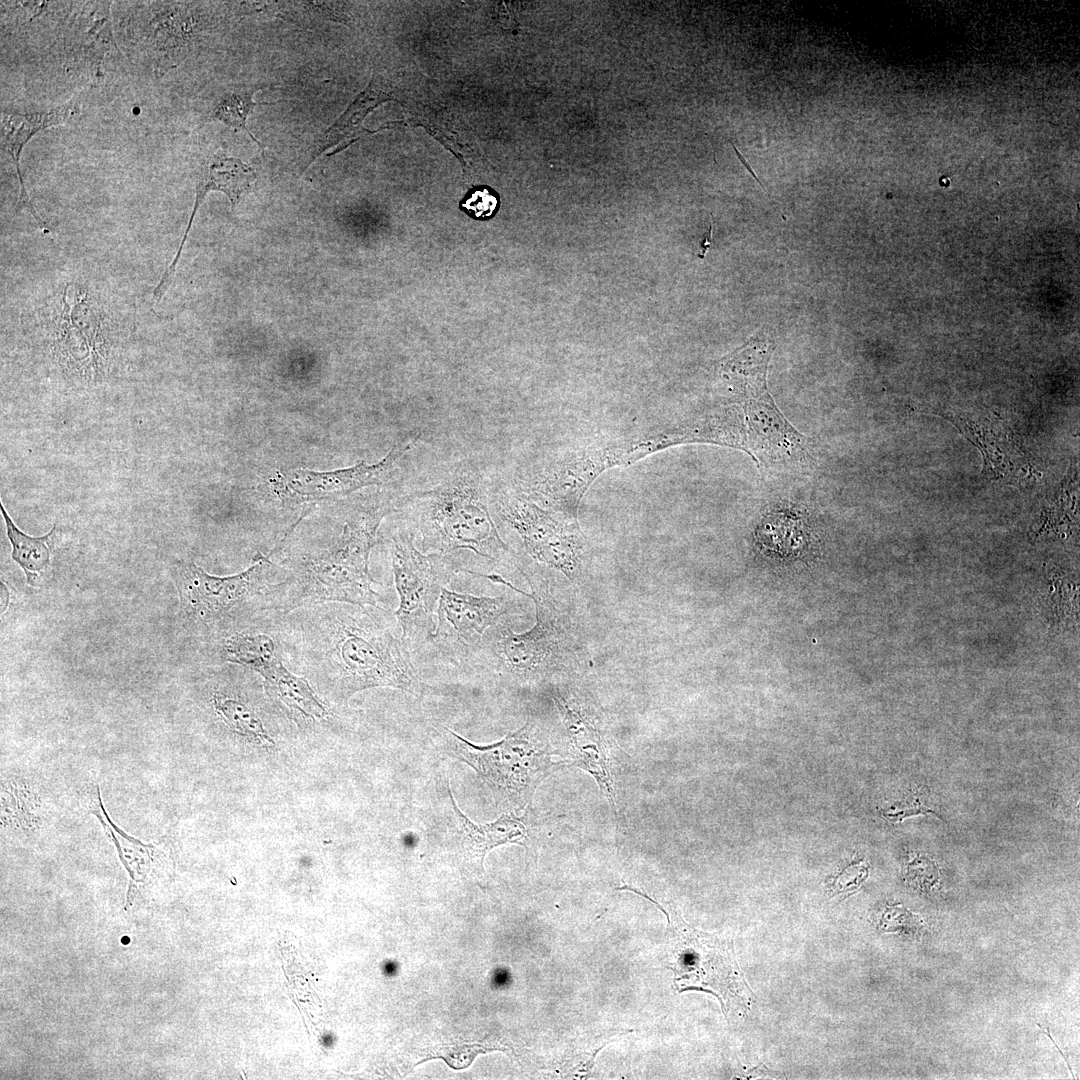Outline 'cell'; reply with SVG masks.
<instances>
[{
  "mask_svg": "<svg viewBox=\"0 0 1080 1080\" xmlns=\"http://www.w3.org/2000/svg\"><path fill=\"white\" fill-rule=\"evenodd\" d=\"M2 821L23 830H34L40 823L39 800L26 785L2 784Z\"/></svg>",
  "mask_w": 1080,
  "mask_h": 1080,
  "instance_id": "obj_20",
  "label": "cell"
},
{
  "mask_svg": "<svg viewBox=\"0 0 1080 1080\" xmlns=\"http://www.w3.org/2000/svg\"><path fill=\"white\" fill-rule=\"evenodd\" d=\"M516 605L508 595L475 596L441 590L436 627L424 644L431 656L462 667L480 646L486 631L509 619Z\"/></svg>",
  "mask_w": 1080,
  "mask_h": 1080,
  "instance_id": "obj_9",
  "label": "cell"
},
{
  "mask_svg": "<svg viewBox=\"0 0 1080 1080\" xmlns=\"http://www.w3.org/2000/svg\"><path fill=\"white\" fill-rule=\"evenodd\" d=\"M414 536L400 530L391 536L390 554L399 606L394 616L408 649L423 647L435 630L441 590L461 572L449 557L425 554L413 544Z\"/></svg>",
  "mask_w": 1080,
  "mask_h": 1080,
  "instance_id": "obj_8",
  "label": "cell"
},
{
  "mask_svg": "<svg viewBox=\"0 0 1080 1080\" xmlns=\"http://www.w3.org/2000/svg\"><path fill=\"white\" fill-rule=\"evenodd\" d=\"M269 696L277 699L290 710L313 721L328 716L326 706L316 695L308 680L290 672L282 663L263 677Z\"/></svg>",
  "mask_w": 1080,
  "mask_h": 1080,
  "instance_id": "obj_17",
  "label": "cell"
},
{
  "mask_svg": "<svg viewBox=\"0 0 1080 1080\" xmlns=\"http://www.w3.org/2000/svg\"><path fill=\"white\" fill-rule=\"evenodd\" d=\"M460 208L474 219H488L497 212L499 197L490 187H474L460 202Z\"/></svg>",
  "mask_w": 1080,
  "mask_h": 1080,
  "instance_id": "obj_22",
  "label": "cell"
},
{
  "mask_svg": "<svg viewBox=\"0 0 1080 1080\" xmlns=\"http://www.w3.org/2000/svg\"><path fill=\"white\" fill-rule=\"evenodd\" d=\"M211 703L216 715L231 732L255 743L274 745L258 712L239 696L215 688Z\"/></svg>",
  "mask_w": 1080,
  "mask_h": 1080,
  "instance_id": "obj_18",
  "label": "cell"
},
{
  "mask_svg": "<svg viewBox=\"0 0 1080 1080\" xmlns=\"http://www.w3.org/2000/svg\"><path fill=\"white\" fill-rule=\"evenodd\" d=\"M7 537L12 545V559L19 564L27 576V583L34 585L39 575L48 567L50 562L51 538L53 529L42 537H31L19 530L7 514L1 502Z\"/></svg>",
  "mask_w": 1080,
  "mask_h": 1080,
  "instance_id": "obj_19",
  "label": "cell"
},
{
  "mask_svg": "<svg viewBox=\"0 0 1080 1080\" xmlns=\"http://www.w3.org/2000/svg\"><path fill=\"white\" fill-rule=\"evenodd\" d=\"M258 88H242L225 94L216 104L211 117L223 122L235 131H245L263 151L262 144L253 136L246 126L247 117L253 107L263 104H272L256 103L253 101V95Z\"/></svg>",
  "mask_w": 1080,
  "mask_h": 1080,
  "instance_id": "obj_21",
  "label": "cell"
},
{
  "mask_svg": "<svg viewBox=\"0 0 1080 1080\" xmlns=\"http://www.w3.org/2000/svg\"><path fill=\"white\" fill-rule=\"evenodd\" d=\"M405 505L408 530L419 535L423 553L449 557L460 569L462 551L486 560L494 573L499 566H517L495 523L487 479L473 461L447 467L431 485L414 490Z\"/></svg>",
  "mask_w": 1080,
  "mask_h": 1080,
  "instance_id": "obj_2",
  "label": "cell"
},
{
  "mask_svg": "<svg viewBox=\"0 0 1080 1080\" xmlns=\"http://www.w3.org/2000/svg\"><path fill=\"white\" fill-rule=\"evenodd\" d=\"M445 730L452 754L471 766L491 788L495 799L507 805H527L537 786L557 765L531 719L502 740L485 746Z\"/></svg>",
  "mask_w": 1080,
  "mask_h": 1080,
  "instance_id": "obj_6",
  "label": "cell"
},
{
  "mask_svg": "<svg viewBox=\"0 0 1080 1080\" xmlns=\"http://www.w3.org/2000/svg\"><path fill=\"white\" fill-rule=\"evenodd\" d=\"M551 696L569 737L573 765L588 772L595 779L616 813L607 741L599 716L574 693L561 686H553Z\"/></svg>",
  "mask_w": 1080,
  "mask_h": 1080,
  "instance_id": "obj_10",
  "label": "cell"
},
{
  "mask_svg": "<svg viewBox=\"0 0 1080 1080\" xmlns=\"http://www.w3.org/2000/svg\"><path fill=\"white\" fill-rule=\"evenodd\" d=\"M389 510L386 504L355 507L329 547L291 564L284 614L328 602L381 608L380 595L373 589L369 556Z\"/></svg>",
  "mask_w": 1080,
  "mask_h": 1080,
  "instance_id": "obj_4",
  "label": "cell"
},
{
  "mask_svg": "<svg viewBox=\"0 0 1080 1080\" xmlns=\"http://www.w3.org/2000/svg\"><path fill=\"white\" fill-rule=\"evenodd\" d=\"M290 573L257 553L244 571L225 577L194 563L179 567L177 587L185 615L196 623H227L228 629L284 615Z\"/></svg>",
  "mask_w": 1080,
  "mask_h": 1080,
  "instance_id": "obj_5",
  "label": "cell"
},
{
  "mask_svg": "<svg viewBox=\"0 0 1080 1080\" xmlns=\"http://www.w3.org/2000/svg\"><path fill=\"white\" fill-rule=\"evenodd\" d=\"M255 178V171L251 166L238 158L228 156L224 149H219L204 160L197 174L195 202L186 231L175 258L155 288L157 295H164L170 285L196 212L207 193L221 191L227 195L232 207H235L241 197L251 189Z\"/></svg>",
  "mask_w": 1080,
  "mask_h": 1080,
  "instance_id": "obj_12",
  "label": "cell"
},
{
  "mask_svg": "<svg viewBox=\"0 0 1080 1080\" xmlns=\"http://www.w3.org/2000/svg\"><path fill=\"white\" fill-rule=\"evenodd\" d=\"M292 611L301 633L303 666L347 701L369 688L391 687L419 696L423 683L411 652L366 606L328 602Z\"/></svg>",
  "mask_w": 1080,
  "mask_h": 1080,
  "instance_id": "obj_1",
  "label": "cell"
},
{
  "mask_svg": "<svg viewBox=\"0 0 1080 1080\" xmlns=\"http://www.w3.org/2000/svg\"><path fill=\"white\" fill-rule=\"evenodd\" d=\"M490 506L500 534L515 535L523 553L539 566L578 576L583 551L576 518L545 509L511 489L490 487Z\"/></svg>",
  "mask_w": 1080,
  "mask_h": 1080,
  "instance_id": "obj_7",
  "label": "cell"
},
{
  "mask_svg": "<svg viewBox=\"0 0 1080 1080\" xmlns=\"http://www.w3.org/2000/svg\"><path fill=\"white\" fill-rule=\"evenodd\" d=\"M411 445L412 441L407 439L396 443L382 460L373 465L362 461L355 466L334 471H290L281 478L286 498L295 502L316 501L348 495L366 486L383 484L394 474L398 463Z\"/></svg>",
  "mask_w": 1080,
  "mask_h": 1080,
  "instance_id": "obj_11",
  "label": "cell"
},
{
  "mask_svg": "<svg viewBox=\"0 0 1080 1080\" xmlns=\"http://www.w3.org/2000/svg\"><path fill=\"white\" fill-rule=\"evenodd\" d=\"M75 103H66L53 110L35 113H1V148L13 160L20 182L18 209L25 208L44 233H49L26 191L20 169V155L27 142L40 130L69 122L77 112Z\"/></svg>",
  "mask_w": 1080,
  "mask_h": 1080,
  "instance_id": "obj_14",
  "label": "cell"
},
{
  "mask_svg": "<svg viewBox=\"0 0 1080 1080\" xmlns=\"http://www.w3.org/2000/svg\"><path fill=\"white\" fill-rule=\"evenodd\" d=\"M276 617L278 616L263 618L229 629L221 641V658L263 678L283 662L284 648L277 630Z\"/></svg>",
  "mask_w": 1080,
  "mask_h": 1080,
  "instance_id": "obj_13",
  "label": "cell"
},
{
  "mask_svg": "<svg viewBox=\"0 0 1080 1080\" xmlns=\"http://www.w3.org/2000/svg\"><path fill=\"white\" fill-rule=\"evenodd\" d=\"M711 242H712V223H710V226H709V235L707 237H704L703 241L701 242V245H700L701 250H700V253L698 255L700 258H704L705 254H706V251L708 250V248L711 245Z\"/></svg>",
  "mask_w": 1080,
  "mask_h": 1080,
  "instance_id": "obj_23",
  "label": "cell"
},
{
  "mask_svg": "<svg viewBox=\"0 0 1080 1080\" xmlns=\"http://www.w3.org/2000/svg\"><path fill=\"white\" fill-rule=\"evenodd\" d=\"M449 796L456 818L461 848L464 854L475 860L479 866H482L485 856L491 849L508 843L522 844L527 837L526 826L513 814H502L493 822L476 824L459 809L450 790Z\"/></svg>",
  "mask_w": 1080,
  "mask_h": 1080,
  "instance_id": "obj_15",
  "label": "cell"
},
{
  "mask_svg": "<svg viewBox=\"0 0 1080 1080\" xmlns=\"http://www.w3.org/2000/svg\"><path fill=\"white\" fill-rule=\"evenodd\" d=\"M536 609L534 626L515 633L509 619L489 628L477 651L463 666L507 685L540 683L573 663L576 637L567 613L559 608L548 581L523 574Z\"/></svg>",
  "mask_w": 1080,
  "mask_h": 1080,
  "instance_id": "obj_3",
  "label": "cell"
},
{
  "mask_svg": "<svg viewBox=\"0 0 1080 1080\" xmlns=\"http://www.w3.org/2000/svg\"><path fill=\"white\" fill-rule=\"evenodd\" d=\"M390 98V95L383 87L375 79H372L367 88L358 95L346 111L313 145L310 158L306 162L303 172L326 149L336 146L337 149L334 153H337L360 137L372 133V131L362 126L363 120L376 106Z\"/></svg>",
  "mask_w": 1080,
  "mask_h": 1080,
  "instance_id": "obj_16",
  "label": "cell"
}]
</instances>
